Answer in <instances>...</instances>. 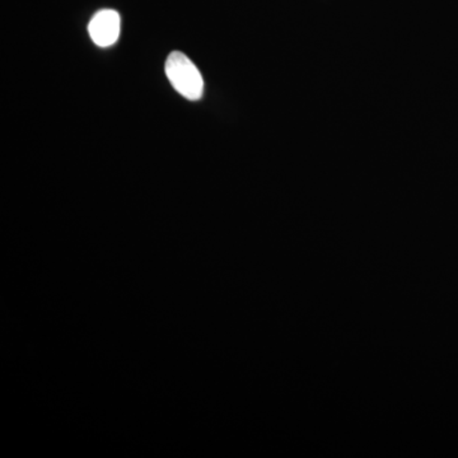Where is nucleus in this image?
Wrapping results in <instances>:
<instances>
[{
  "instance_id": "nucleus-2",
  "label": "nucleus",
  "mask_w": 458,
  "mask_h": 458,
  "mask_svg": "<svg viewBox=\"0 0 458 458\" xmlns=\"http://www.w3.org/2000/svg\"><path fill=\"white\" fill-rule=\"evenodd\" d=\"M120 14L114 9H102L93 16L89 25L90 38L99 47H113L119 40Z\"/></svg>"
},
{
  "instance_id": "nucleus-1",
  "label": "nucleus",
  "mask_w": 458,
  "mask_h": 458,
  "mask_svg": "<svg viewBox=\"0 0 458 458\" xmlns=\"http://www.w3.org/2000/svg\"><path fill=\"white\" fill-rule=\"evenodd\" d=\"M165 75L172 87L189 101L203 98L204 81L194 63L185 54L174 51L165 60Z\"/></svg>"
}]
</instances>
